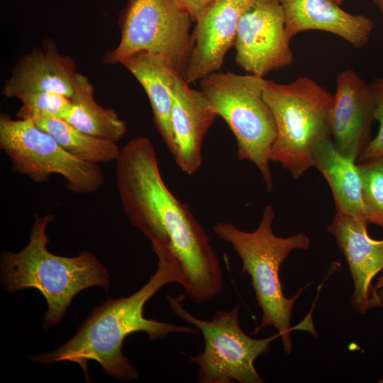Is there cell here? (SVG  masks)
<instances>
[{
    "label": "cell",
    "instance_id": "1",
    "mask_svg": "<svg viewBox=\"0 0 383 383\" xmlns=\"http://www.w3.org/2000/svg\"><path fill=\"white\" fill-rule=\"evenodd\" d=\"M116 182L123 209L133 226L152 243L169 251L184 275L187 295L207 302L223 288L222 270L202 226L177 199L161 176L152 142L129 140L116 160Z\"/></svg>",
    "mask_w": 383,
    "mask_h": 383
},
{
    "label": "cell",
    "instance_id": "2",
    "mask_svg": "<svg viewBox=\"0 0 383 383\" xmlns=\"http://www.w3.org/2000/svg\"><path fill=\"white\" fill-rule=\"evenodd\" d=\"M158 257L157 268L148 282L127 297L111 299L95 306L74 335L56 349L31 355L36 363L50 365L62 361L78 364L89 381L88 362H97L104 372L119 380L130 382L138 373L122 352L126 337L135 332L147 333L150 340L162 339L170 333L199 332L188 326L176 325L148 319L144 316L146 302L162 287L178 283L182 287L185 279L178 260L162 248H153Z\"/></svg>",
    "mask_w": 383,
    "mask_h": 383
},
{
    "label": "cell",
    "instance_id": "3",
    "mask_svg": "<svg viewBox=\"0 0 383 383\" xmlns=\"http://www.w3.org/2000/svg\"><path fill=\"white\" fill-rule=\"evenodd\" d=\"M52 220L50 214H35L27 245L18 252L4 250L0 256L1 283L8 292L34 288L45 297L44 329L61 321L79 292L96 286L107 291L110 285L107 269L90 251L69 257L48 250L47 228Z\"/></svg>",
    "mask_w": 383,
    "mask_h": 383
},
{
    "label": "cell",
    "instance_id": "4",
    "mask_svg": "<svg viewBox=\"0 0 383 383\" xmlns=\"http://www.w3.org/2000/svg\"><path fill=\"white\" fill-rule=\"evenodd\" d=\"M275 214L272 206L263 210L260 222L252 232H245L227 222H218L213 230L216 235L230 243L242 261V273L251 278L256 299L262 309L260 324L253 333L267 326L274 328L281 338L284 350L290 354V333L293 306L304 289L294 296L286 297L279 279L282 264L294 250H308L310 240L304 233L287 238L276 235L272 230Z\"/></svg>",
    "mask_w": 383,
    "mask_h": 383
},
{
    "label": "cell",
    "instance_id": "5",
    "mask_svg": "<svg viewBox=\"0 0 383 383\" xmlns=\"http://www.w3.org/2000/svg\"><path fill=\"white\" fill-rule=\"evenodd\" d=\"M262 95L277 128L270 160L279 163L298 179L313 167L316 149L332 139L333 94L313 79L304 76L289 84L267 80Z\"/></svg>",
    "mask_w": 383,
    "mask_h": 383
},
{
    "label": "cell",
    "instance_id": "6",
    "mask_svg": "<svg viewBox=\"0 0 383 383\" xmlns=\"http://www.w3.org/2000/svg\"><path fill=\"white\" fill-rule=\"evenodd\" d=\"M267 79L251 74L214 72L200 80L204 93L218 116L232 131L238 146V159L255 164L268 192L273 188L269 162L277 128L263 98Z\"/></svg>",
    "mask_w": 383,
    "mask_h": 383
},
{
    "label": "cell",
    "instance_id": "7",
    "mask_svg": "<svg viewBox=\"0 0 383 383\" xmlns=\"http://www.w3.org/2000/svg\"><path fill=\"white\" fill-rule=\"evenodd\" d=\"M167 298L173 313L202 333L205 346L197 355L189 357L199 370V383H262L256 371L257 357L270 350V343L279 333L262 339L246 335L239 324V306L231 311H218L209 321L199 319L182 305L185 296Z\"/></svg>",
    "mask_w": 383,
    "mask_h": 383
},
{
    "label": "cell",
    "instance_id": "8",
    "mask_svg": "<svg viewBox=\"0 0 383 383\" xmlns=\"http://www.w3.org/2000/svg\"><path fill=\"white\" fill-rule=\"evenodd\" d=\"M0 148L10 158L13 172L35 182H47L52 174L61 175L70 191L77 194L96 192L104 183L98 164L71 154L31 118L14 120L1 113Z\"/></svg>",
    "mask_w": 383,
    "mask_h": 383
},
{
    "label": "cell",
    "instance_id": "9",
    "mask_svg": "<svg viewBox=\"0 0 383 383\" xmlns=\"http://www.w3.org/2000/svg\"><path fill=\"white\" fill-rule=\"evenodd\" d=\"M192 23L176 0H127L119 16V43L104 61L120 63L146 51L163 56L182 75L193 47Z\"/></svg>",
    "mask_w": 383,
    "mask_h": 383
},
{
    "label": "cell",
    "instance_id": "10",
    "mask_svg": "<svg viewBox=\"0 0 383 383\" xmlns=\"http://www.w3.org/2000/svg\"><path fill=\"white\" fill-rule=\"evenodd\" d=\"M290 40L279 0H254L238 26L235 62L248 74L264 77L292 64Z\"/></svg>",
    "mask_w": 383,
    "mask_h": 383
},
{
    "label": "cell",
    "instance_id": "11",
    "mask_svg": "<svg viewBox=\"0 0 383 383\" xmlns=\"http://www.w3.org/2000/svg\"><path fill=\"white\" fill-rule=\"evenodd\" d=\"M374 109L370 85L352 69L340 72L330 114L332 141L340 154L357 162L372 140Z\"/></svg>",
    "mask_w": 383,
    "mask_h": 383
},
{
    "label": "cell",
    "instance_id": "12",
    "mask_svg": "<svg viewBox=\"0 0 383 383\" xmlns=\"http://www.w3.org/2000/svg\"><path fill=\"white\" fill-rule=\"evenodd\" d=\"M254 0H213L195 23L192 50L182 74L192 84L219 70L234 45L240 19Z\"/></svg>",
    "mask_w": 383,
    "mask_h": 383
},
{
    "label": "cell",
    "instance_id": "13",
    "mask_svg": "<svg viewBox=\"0 0 383 383\" xmlns=\"http://www.w3.org/2000/svg\"><path fill=\"white\" fill-rule=\"evenodd\" d=\"M368 223L365 219L336 212L328 226L348 263L354 284L350 304L360 314L369 310L372 282L383 270V239L369 235Z\"/></svg>",
    "mask_w": 383,
    "mask_h": 383
},
{
    "label": "cell",
    "instance_id": "14",
    "mask_svg": "<svg viewBox=\"0 0 383 383\" xmlns=\"http://www.w3.org/2000/svg\"><path fill=\"white\" fill-rule=\"evenodd\" d=\"M217 117L204 93L191 88L182 75H178L171 111L172 154L184 172L194 174L201 165L203 141Z\"/></svg>",
    "mask_w": 383,
    "mask_h": 383
},
{
    "label": "cell",
    "instance_id": "15",
    "mask_svg": "<svg viewBox=\"0 0 383 383\" xmlns=\"http://www.w3.org/2000/svg\"><path fill=\"white\" fill-rule=\"evenodd\" d=\"M285 16L286 30L292 39L306 30L335 35L355 48L366 45L373 32V21L350 13L333 0H279Z\"/></svg>",
    "mask_w": 383,
    "mask_h": 383
},
{
    "label": "cell",
    "instance_id": "16",
    "mask_svg": "<svg viewBox=\"0 0 383 383\" xmlns=\"http://www.w3.org/2000/svg\"><path fill=\"white\" fill-rule=\"evenodd\" d=\"M77 74L73 60L60 54L55 43L47 40L18 61L2 94L17 98L26 92L50 91L71 99Z\"/></svg>",
    "mask_w": 383,
    "mask_h": 383
},
{
    "label": "cell",
    "instance_id": "17",
    "mask_svg": "<svg viewBox=\"0 0 383 383\" xmlns=\"http://www.w3.org/2000/svg\"><path fill=\"white\" fill-rule=\"evenodd\" d=\"M120 64L137 79L145 91L157 130L172 153L174 143L171 111L175 82L180 74L163 56L146 51L128 55Z\"/></svg>",
    "mask_w": 383,
    "mask_h": 383
},
{
    "label": "cell",
    "instance_id": "18",
    "mask_svg": "<svg viewBox=\"0 0 383 383\" xmlns=\"http://www.w3.org/2000/svg\"><path fill=\"white\" fill-rule=\"evenodd\" d=\"M313 167L317 168L327 181L336 212L367 220L361 179L354 160L340 154L332 139H329L316 149Z\"/></svg>",
    "mask_w": 383,
    "mask_h": 383
},
{
    "label": "cell",
    "instance_id": "19",
    "mask_svg": "<svg viewBox=\"0 0 383 383\" xmlns=\"http://www.w3.org/2000/svg\"><path fill=\"white\" fill-rule=\"evenodd\" d=\"M73 88L71 106L63 119L88 135L115 143L121 140L127 131L126 123L113 109L96 102L89 79L77 73Z\"/></svg>",
    "mask_w": 383,
    "mask_h": 383
},
{
    "label": "cell",
    "instance_id": "20",
    "mask_svg": "<svg viewBox=\"0 0 383 383\" xmlns=\"http://www.w3.org/2000/svg\"><path fill=\"white\" fill-rule=\"evenodd\" d=\"M40 129L51 135L66 150L94 164L116 161L121 153L116 143L84 133L62 118L33 119Z\"/></svg>",
    "mask_w": 383,
    "mask_h": 383
},
{
    "label": "cell",
    "instance_id": "21",
    "mask_svg": "<svg viewBox=\"0 0 383 383\" xmlns=\"http://www.w3.org/2000/svg\"><path fill=\"white\" fill-rule=\"evenodd\" d=\"M356 163L367 220L383 228V155Z\"/></svg>",
    "mask_w": 383,
    "mask_h": 383
},
{
    "label": "cell",
    "instance_id": "22",
    "mask_svg": "<svg viewBox=\"0 0 383 383\" xmlns=\"http://www.w3.org/2000/svg\"><path fill=\"white\" fill-rule=\"evenodd\" d=\"M21 102L17 116L19 118H64L68 112L71 100L69 97L50 91L26 92L17 97Z\"/></svg>",
    "mask_w": 383,
    "mask_h": 383
},
{
    "label": "cell",
    "instance_id": "23",
    "mask_svg": "<svg viewBox=\"0 0 383 383\" xmlns=\"http://www.w3.org/2000/svg\"><path fill=\"white\" fill-rule=\"evenodd\" d=\"M369 85L374 99V118L379 123V128L376 136L370 140L356 162L383 155V77L374 79Z\"/></svg>",
    "mask_w": 383,
    "mask_h": 383
},
{
    "label": "cell",
    "instance_id": "24",
    "mask_svg": "<svg viewBox=\"0 0 383 383\" xmlns=\"http://www.w3.org/2000/svg\"><path fill=\"white\" fill-rule=\"evenodd\" d=\"M213 0H176L179 6L196 23Z\"/></svg>",
    "mask_w": 383,
    "mask_h": 383
},
{
    "label": "cell",
    "instance_id": "25",
    "mask_svg": "<svg viewBox=\"0 0 383 383\" xmlns=\"http://www.w3.org/2000/svg\"><path fill=\"white\" fill-rule=\"evenodd\" d=\"M383 308V275L377 278L369 299V310Z\"/></svg>",
    "mask_w": 383,
    "mask_h": 383
},
{
    "label": "cell",
    "instance_id": "26",
    "mask_svg": "<svg viewBox=\"0 0 383 383\" xmlns=\"http://www.w3.org/2000/svg\"><path fill=\"white\" fill-rule=\"evenodd\" d=\"M373 2L380 11L383 18V0H373Z\"/></svg>",
    "mask_w": 383,
    "mask_h": 383
},
{
    "label": "cell",
    "instance_id": "27",
    "mask_svg": "<svg viewBox=\"0 0 383 383\" xmlns=\"http://www.w3.org/2000/svg\"><path fill=\"white\" fill-rule=\"evenodd\" d=\"M333 1L339 5L342 4L343 1V0H333Z\"/></svg>",
    "mask_w": 383,
    "mask_h": 383
}]
</instances>
